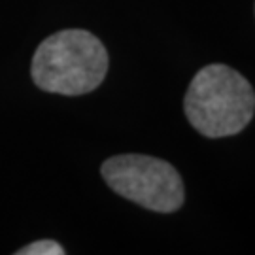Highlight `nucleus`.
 <instances>
[{
    "label": "nucleus",
    "instance_id": "obj_3",
    "mask_svg": "<svg viewBox=\"0 0 255 255\" xmlns=\"http://www.w3.org/2000/svg\"><path fill=\"white\" fill-rule=\"evenodd\" d=\"M104 182L123 199L159 214L182 208L185 187L180 172L170 163L149 155H116L101 168Z\"/></svg>",
    "mask_w": 255,
    "mask_h": 255
},
{
    "label": "nucleus",
    "instance_id": "obj_2",
    "mask_svg": "<svg viewBox=\"0 0 255 255\" xmlns=\"http://www.w3.org/2000/svg\"><path fill=\"white\" fill-rule=\"evenodd\" d=\"M108 51L89 30L68 28L46 38L32 57V80L40 89L66 97L95 91L108 72Z\"/></svg>",
    "mask_w": 255,
    "mask_h": 255
},
{
    "label": "nucleus",
    "instance_id": "obj_1",
    "mask_svg": "<svg viewBox=\"0 0 255 255\" xmlns=\"http://www.w3.org/2000/svg\"><path fill=\"white\" fill-rule=\"evenodd\" d=\"M183 110L202 136H235L254 119L255 91L238 70L214 63L195 74L183 99Z\"/></svg>",
    "mask_w": 255,
    "mask_h": 255
},
{
    "label": "nucleus",
    "instance_id": "obj_4",
    "mask_svg": "<svg viewBox=\"0 0 255 255\" xmlns=\"http://www.w3.org/2000/svg\"><path fill=\"white\" fill-rule=\"evenodd\" d=\"M19 255H64V248L55 240H38L19 250Z\"/></svg>",
    "mask_w": 255,
    "mask_h": 255
}]
</instances>
